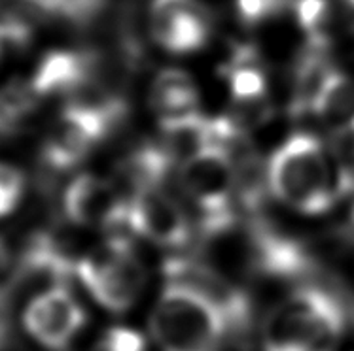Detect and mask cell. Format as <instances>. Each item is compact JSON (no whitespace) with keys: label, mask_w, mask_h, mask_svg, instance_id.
Segmentation results:
<instances>
[{"label":"cell","mask_w":354,"mask_h":351,"mask_svg":"<svg viewBox=\"0 0 354 351\" xmlns=\"http://www.w3.org/2000/svg\"><path fill=\"white\" fill-rule=\"evenodd\" d=\"M233 102L243 108L246 114L263 121L268 117V78L258 65L252 48H239L232 63L225 66Z\"/></svg>","instance_id":"11"},{"label":"cell","mask_w":354,"mask_h":351,"mask_svg":"<svg viewBox=\"0 0 354 351\" xmlns=\"http://www.w3.org/2000/svg\"><path fill=\"white\" fill-rule=\"evenodd\" d=\"M232 314L196 281L174 278L156 299L150 337L159 351H222Z\"/></svg>","instance_id":"1"},{"label":"cell","mask_w":354,"mask_h":351,"mask_svg":"<svg viewBox=\"0 0 354 351\" xmlns=\"http://www.w3.org/2000/svg\"><path fill=\"white\" fill-rule=\"evenodd\" d=\"M153 40L171 53H192L209 42L210 15L199 0H153L150 8Z\"/></svg>","instance_id":"9"},{"label":"cell","mask_w":354,"mask_h":351,"mask_svg":"<svg viewBox=\"0 0 354 351\" xmlns=\"http://www.w3.org/2000/svg\"><path fill=\"white\" fill-rule=\"evenodd\" d=\"M25 174L14 165L0 163V219L15 212L25 193Z\"/></svg>","instance_id":"17"},{"label":"cell","mask_w":354,"mask_h":351,"mask_svg":"<svg viewBox=\"0 0 354 351\" xmlns=\"http://www.w3.org/2000/svg\"><path fill=\"white\" fill-rule=\"evenodd\" d=\"M343 2L347 4L348 10H351V12H353V14H354V0H343Z\"/></svg>","instance_id":"21"},{"label":"cell","mask_w":354,"mask_h":351,"mask_svg":"<svg viewBox=\"0 0 354 351\" xmlns=\"http://www.w3.org/2000/svg\"><path fill=\"white\" fill-rule=\"evenodd\" d=\"M95 70V53L57 50L44 55L30 81L42 99L50 94H76L93 83Z\"/></svg>","instance_id":"10"},{"label":"cell","mask_w":354,"mask_h":351,"mask_svg":"<svg viewBox=\"0 0 354 351\" xmlns=\"http://www.w3.org/2000/svg\"><path fill=\"white\" fill-rule=\"evenodd\" d=\"M63 212L73 225L101 227L109 237L131 232L127 225V199L118 194L109 179L80 174L63 193Z\"/></svg>","instance_id":"7"},{"label":"cell","mask_w":354,"mask_h":351,"mask_svg":"<svg viewBox=\"0 0 354 351\" xmlns=\"http://www.w3.org/2000/svg\"><path fill=\"white\" fill-rule=\"evenodd\" d=\"M296 21L311 48L328 51L341 32V14L332 0H296Z\"/></svg>","instance_id":"16"},{"label":"cell","mask_w":354,"mask_h":351,"mask_svg":"<svg viewBox=\"0 0 354 351\" xmlns=\"http://www.w3.org/2000/svg\"><path fill=\"white\" fill-rule=\"evenodd\" d=\"M86 323V308L68 285L40 291L23 312V329L48 350H63L73 344Z\"/></svg>","instance_id":"6"},{"label":"cell","mask_w":354,"mask_h":351,"mask_svg":"<svg viewBox=\"0 0 354 351\" xmlns=\"http://www.w3.org/2000/svg\"><path fill=\"white\" fill-rule=\"evenodd\" d=\"M345 332L341 304L317 287H301L269 310L261 351H337Z\"/></svg>","instance_id":"2"},{"label":"cell","mask_w":354,"mask_h":351,"mask_svg":"<svg viewBox=\"0 0 354 351\" xmlns=\"http://www.w3.org/2000/svg\"><path fill=\"white\" fill-rule=\"evenodd\" d=\"M150 104L159 121L178 119L196 114L199 106V93L192 76L184 70L169 68L159 72L150 89Z\"/></svg>","instance_id":"13"},{"label":"cell","mask_w":354,"mask_h":351,"mask_svg":"<svg viewBox=\"0 0 354 351\" xmlns=\"http://www.w3.org/2000/svg\"><path fill=\"white\" fill-rule=\"evenodd\" d=\"M180 185L203 215L207 234L230 229L235 223L233 199L239 193L237 165L222 148L210 146L180 166Z\"/></svg>","instance_id":"5"},{"label":"cell","mask_w":354,"mask_h":351,"mask_svg":"<svg viewBox=\"0 0 354 351\" xmlns=\"http://www.w3.org/2000/svg\"><path fill=\"white\" fill-rule=\"evenodd\" d=\"M313 114L332 132L354 127V81L345 74L330 70L315 102Z\"/></svg>","instance_id":"14"},{"label":"cell","mask_w":354,"mask_h":351,"mask_svg":"<svg viewBox=\"0 0 354 351\" xmlns=\"http://www.w3.org/2000/svg\"><path fill=\"white\" fill-rule=\"evenodd\" d=\"M268 183L282 204L305 215L324 214L339 199L335 166L311 134H294L273 153Z\"/></svg>","instance_id":"3"},{"label":"cell","mask_w":354,"mask_h":351,"mask_svg":"<svg viewBox=\"0 0 354 351\" xmlns=\"http://www.w3.org/2000/svg\"><path fill=\"white\" fill-rule=\"evenodd\" d=\"M15 270V255L14 251L10 250L4 238L0 237V294H6L14 301V293H12V280H14Z\"/></svg>","instance_id":"20"},{"label":"cell","mask_w":354,"mask_h":351,"mask_svg":"<svg viewBox=\"0 0 354 351\" xmlns=\"http://www.w3.org/2000/svg\"><path fill=\"white\" fill-rule=\"evenodd\" d=\"M40 101L42 97L30 79H12L0 87V142L23 132Z\"/></svg>","instance_id":"15"},{"label":"cell","mask_w":354,"mask_h":351,"mask_svg":"<svg viewBox=\"0 0 354 351\" xmlns=\"http://www.w3.org/2000/svg\"><path fill=\"white\" fill-rule=\"evenodd\" d=\"M101 351H145V344L133 330L112 329L102 340Z\"/></svg>","instance_id":"19"},{"label":"cell","mask_w":354,"mask_h":351,"mask_svg":"<svg viewBox=\"0 0 354 351\" xmlns=\"http://www.w3.org/2000/svg\"><path fill=\"white\" fill-rule=\"evenodd\" d=\"M76 278L99 306L123 314L145 293L146 268L127 237H109L101 248L76 261Z\"/></svg>","instance_id":"4"},{"label":"cell","mask_w":354,"mask_h":351,"mask_svg":"<svg viewBox=\"0 0 354 351\" xmlns=\"http://www.w3.org/2000/svg\"><path fill=\"white\" fill-rule=\"evenodd\" d=\"M0 57H2V50H0Z\"/></svg>","instance_id":"22"},{"label":"cell","mask_w":354,"mask_h":351,"mask_svg":"<svg viewBox=\"0 0 354 351\" xmlns=\"http://www.w3.org/2000/svg\"><path fill=\"white\" fill-rule=\"evenodd\" d=\"M161 125V148L176 163H184L203 150L214 146L216 140V117L210 119L199 112L178 119L159 121Z\"/></svg>","instance_id":"12"},{"label":"cell","mask_w":354,"mask_h":351,"mask_svg":"<svg viewBox=\"0 0 354 351\" xmlns=\"http://www.w3.org/2000/svg\"><path fill=\"white\" fill-rule=\"evenodd\" d=\"M286 4V0H237V14L246 25H260L273 17Z\"/></svg>","instance_id":"18"},{"label":"cell","mask_w":354,"mask_h":351,"mask_svg":"<svg viewBox=\"0 0 354 351\" xmlns=\"http://www.w3.org/2000/svg\"><path fill=\"white\" fill-rule=\"evenodd\" d=\"M129 230L163 248H182L192 238L188 214L161 185L137 189L127 199Z\"/></svg>","instance_id":"8"}]
</instances>
